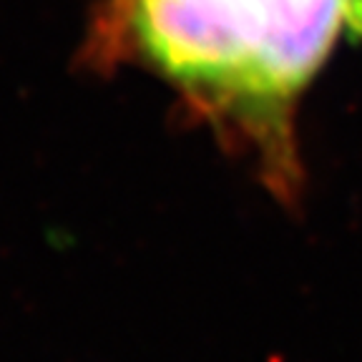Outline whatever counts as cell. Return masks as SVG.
I'll list each match as a JSON object with an SVG mask.
<instances>
[{
	"mask_svg": "<svg viewBox=\"0 0 362 362\" xmlns=\"http://www.w3.org/2000/svg\"><path fill=\"white\" fill-rule=\"evenodd\" d=\"M360 25L362 0H106L98 35L169 81L292 204L305 179L297 103Z\"/></svg>",
	"mask_w": 362,
	"mask_h": 362,
	"instance_id": "1",
	"label": "cell"
}]
</instances>
